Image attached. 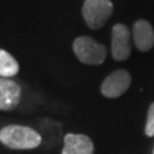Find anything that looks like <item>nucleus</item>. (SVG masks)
Masks as SVG:
<instances>
[{
  "label": "nucleus",
  "instance_id": "1",
  "mask_svg": "<svg viewBox=\"0 0 154 154\" xmlns=\"http://www.w3.org/2000/svg\"><path fill=\"white\" fill-rule=\"evenodd\" d=\"M0 141L11 149H33L41 144V136L31 127L11 125L0 130Z\"/></svg>",
  "mask_w": 154,
  "mask_h": 154
},
{
  "label": "nucleus",
  "instance_id": "2",
  "mask_svg": "<svg viewBox=\"0 0 154 154\" xmlns=\"http://www.w3.org/2000/svg\"><path fill=\"white\" fill-rule=\"evenodd\" d=\"M73 53L81 63L89 66L102 64L107 58V48L90 36H80L73 41Z\"/></svg>",
  "mask_w": 154,
  "mask_h": 154
},
{
  "label": "nucleus",
  "instance_id": "3",
  "mask_svg": "<svg viewBox=\"0 0 154 154\" xmlns=\"http://www.w3.org/2000/svg\"><path fill=\"white\" fill-rule=\"evenodd\" d=\"M113 14V3L110 0H85L82 17L91 30L103 27Z\"/></svg>",
  "mask_w": 154,
  "mask_h": 154
},
{
  "label": "nucleus",
  "instance_id": "4",
  "mask_svg": "<svg viewBox=\"0 0 154 154\" xmlns=\"http://www.w3.org/2000/svg\"><path fill=\"white\" fill-rule=\"evenodd\" d=\"M110 53L117 62L126 60L131 54V33L122 23H117L112 28Z\"/></svg>",
  "mask_w": 154,
  "mask_h": 154
},
{
  "label": "nucleus",
  "instance_id": "5",
  "mask_svg": "<svg viewBox=\"0 0 154 154\" xmlns=\"http://www.w3.org/2000/svg\"><path fill=\"white\" fill-rule=\"evenodd\" d=\"M131 85V75L126 69H117L107 76L100 86V93L105 98L114 99L123 95Z\"/></svg>",
  "mask_w": 154,
  "mask_h": 154
},
{
  "label": "nucleus",
  "instance_id": "6",
  "mask_svg": "<svg viewBox=\"0 0 154 154\" xmlns=\"http://www.w3.org/2000/svg\"><path fill=\"white\" fill-rule=\"evenodd\" d=\"M21 88L11 79H0V110H12L19 104Z\"/></svg>",
  "mask_w": 154,
  "mask_h": 154
},
{
  "label": "nucleus",
  "instance_id": "7",
  "mask_svg": "<svg viewBox=\"0 0 154 154\" xmlns=\"http://www.w3.org/2000/svg\"><path fill=\"white\" fill-rule=\"evenodd\" d=\"M132 37L135 46L140 51H149L154 46V30L145 19H139L135 22Z\"/></svg>",
  "mask_w": 154,
  "mask_h": 154
},
{
  "label": "nucleus",
  "instance_id": "8",
  "mask_svg": "<svg viewBox=\"0 0 154 154\" xmlns=\"http://www.w3.org/2000/svg\"><path fill=\"white\" fill-rule=\"evenodd\" d=\"M93 140L82 134H67L62 154H93Z\"/></svg>",
  "mask_w": 154,
  "mask_h": 154
},
{
  "label": "nucleus",
  "instance_id": "9",
  "mask_svg": "<svg viewBox=\"0 0 154 154\" xmlns=\"http://www.w3.org/2000/svg\"><path fill=\"white\" fill-rule=\"evenodd\" d=\"M18 71L19 64L13 58V55L5 50L0 49V77H4V79L13 77L18 73Z\"/></svg>",
  "mask_w": 154,
  "mask_h": 154
},
{
  "label": "nucleus",
  "instance_id": "10",
  "mask_svg": "<svg viewBox=\"0 0 154 154\" xmlns=\"http://www.w3.org/2000/svg\"><path fill=\"white\" fill-rule=\"evenodd\" d=\"M144 132H145V135L149 137L154 136V102L149 105L148 116H146V123H145Z\"/></svg>",
  "mask_w": 154,
  "mask_h": 154
},
{
  "label": "nucleus",
  "instance_id": "11",
  "mask_svg": "<svg viewBox=\"0 0 154 154\" xmlns=\"http://www.w3.org/2000/svg\"><path fill=\"white\" fill-rule=\"evenodd\" d=\"M153 154H154V150H153Z\"/></svg>",
  "mask_w": 154,
  "mask_h": 154
}]
</instances>
